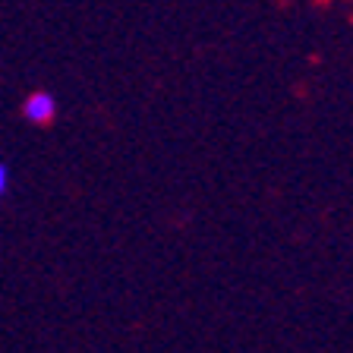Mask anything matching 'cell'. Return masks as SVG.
<instances>
[{
  "label": "cell",
  "mask_w": 353,
  "mask_h": 353,
  "mask_svg": "<svg viewBox=\"0 0 353 353\" xmlns=\"http://www.w3.org/2000/svg\"><path fill=\"white\" fill-rule=\"evenodd\" d=\"M54 114H57V101L48 92H35V95L26 98V117L32 123H51Z\"/></svg>",
  "instance_id": "6da1fadb"
},
{
  "label": "cell",
  "mask_w": 353,
  "mask_h": 353,
  "mask_svg": "<svg viewBox=\"0 0 353 353\" xmlns=\"http://www.w3.org/2000/svg\"><path fill=\"white\" fill-rule=\"evenodd\" d=\"M7 186H10V170H7V164H0V199H3Z\"/></svg>",
  "instance_id": "7a4b0ae2"
}]
</instances>
